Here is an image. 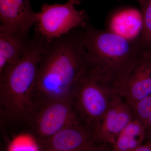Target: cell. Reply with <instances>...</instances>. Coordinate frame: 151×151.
<instances>
[{
  "instance_id": "1",
  "label": "cell",
  "mask_w": 151,
  "mask_h": 151,
  "mask_svg": "<svg viewBox=\"0 0 151 151\" xmlns=\"http://www.w3.org/2000/svg\"><path fill=\"white\" fill-rule=\"evenodd\" d=\"M91 65L83 41V28L47 42L38 67L32 101L69 96Z\"/></svg>"
},
{
  "instance_id": "2",
  "label": "cell",
  "mask_w": 151,
  "mask_h": 151,
  "mask_svg": "<svg viewBox=\"0 0 151 151\" xmlns=\"http://www.w3.org/2000/svg\"><path fill=\"white\" fill-rule=\"evenodd\" d=\"M45 46L32 39L18 62L6 65L0 73L1 118L10 125L22 124L32 102L34 85Z\"/></svg>"
},
{
  "instance_id": "3",
  "label": "cell",
  "mask_w": 151,
  "mask_h": 151,
  "mask_svg": "<svg viewBox=\"0 0 151 151\" xmlns=\"http://www.w3.org/2000/svg\"><path fill=\"white\" fill-rule=\"evenodd\" d=\"M83 38L91 68L116 85L145 50L140 42L129 40L108 29H98L89 19L83 28Z\"/></svg>"
},
{
  "instance_id": "4",
  "label": "cell",
  "mask_w": 151,
  "mask_h": 151,
  "mask_svg": "<svg viewBox=\"0 0 151 151\" xmlns=\"http://www.w3.org/2000/svg\"><path fill=\"white\" fill-rule=\"evenodd\" d=\"M118 94L116 85L90 66L74 85L70 95L80 122L93 133Z\"/></svg>"
},
{
  "instance_id": "5",
  "label": "cell",
  "mask_w": 151,
  "mask_h": 151,
  "mask_svg": "<svg viewBox=\"0 0 151 151\" xmlns=\"http://www.w3.org/2000/svg\"><path fill=\"white\" fill-rule=\"evenodd\" d=\"M80 123L69 95L32 100L22 124L36 140H38L50 137L68 126Z\"/></svg>"
},
{
  "instance_id": "6",
  "label": "cell",
  "mask_w": 151,
  "mask_h": 151,
  "mask_svg": "<svg viewBox=\"0 0 151 151\" xmlns=\"http://www.w3.org/2000/svg\"><path fill=\"white\" fill-rule=\"evenodd\" d=\"M75 6L70 0L63 4H44L37 13L35 29L49 42L75 29L84 28L89 18L84 11L76 9Z\"/></svg>"
},
{
  "instance_id": "7",
  "label": "cell",
  "mask_w": 151,
  "mask_h": 151,
  "mask_svg": "<svg viewBox=\"0 0 151 151\" xmlns=\"http://www.w3.org/2000/svg\"><path fill=\"white\" fill-rule=\"evenodd\" d=\"M117 93L133 107L151 94V50H145L129 72L116 85Z\"/></svg>"
},
{
  "instance_id": "8",
  "label": "cell",
  "mask_w": 151,
  "mask_h": 151,
  "mask_svg": "<svg viewBox=\"0 0 151 151\" xmlns=\"http://www.w3.org/2000/svg\"><path fill=\"white\" fill-rule=\"evenodd\" d=\"M38 151H92L100 144L82 123L72 124L45 139L36 140Z\"/></svg>"
},
{
  "instance_id": "9",
  "label": "cell",
  "mask_w": 151,
  "mask_h": 151,
  "mask_svg": "<svg viewBox=\"0 0 151 151\" xmlns=\"http://www.w3.org/2000/svg\"><path fill=\"white\" fill-rule=\"evenodd\" d=\"M0 30L27 40L38 14L32 9L30 0H0Z\"/></svg>"
},
{
  "instance_id": "10",
  "label": "cell",
  "mask_w": 151,
  "mask_h": 151,
  "mask_svg": "<svg viewBox=\"0 0 151 151\" xmlns=\"http://www.w3.org/2000/svg\"><path fill=\"white\" fill-rule=\"evenodd\" d=\"M134 119L132 107L118 94L92 133L93 139L98 144L113 145Z\"/></svg>"
},
{
  "instance_id": "11",
  "label": "cell",
  "mask_w": 151,
  "mask_h": 151,
  "mask_svg": "<svg viewBox=\"0 0 151 151\" xmlns=\"http://www.w3.org/2000/svg\"><path fill=\"white\" fill-rule=\"evenodd\" d=\"M108 26V30L129 40L140 42L143 28L142 13L134 8L119 11L111 17Z\"/></svg>"
},
{
  "instance_id": "12",
  "label": "cell",
  "mask_w": 151,
  "mask_h": 151,
  "mask_svg": "<svg viewBox=\"0 0 151 151\" xmlns=\"http://www.w3.org/2000/svg\"><path fill=\"white\" fill-rule=\"evenodd\" d=\"M29 39L0 30V73L7 65L18 62L25 51Z\"/></svg>"
},
{
  "instance_id": "13",
  "label": "cell",
  "mask_w": 151,
  "mask_h": 151,
  "mask_svg": "<svg viewBox=\"0 0 151 151\" xmlns=\"http://www.w3.org/2000/svg\"><path fill=\"white\" fill-rule=\"evenodd\" d=\"M142 16L143 28L140 42L143 49L151 50V0H136Z\"/></svg>"
},
{
  "instance_id": "14",
  "label": "cell",
  "mask_w": 151,
  "mask_h": 151,
  "mask_svg": "<svg viewBox=\"0 0 151 151\" xmlns=\"http://www.w3.org/2000/svg\"><path fill=\"white\" fill-rule=\"evenodd\" d=\"M146 132L145 128L143 124L139 120L134 119L121 134L126 136L137 145L140 146L145 138Z\"/></svg>"
},
{
  "instance_id": "15",
  "label": "cell",
  "mask_w": 151,
  "mask_h": 151,
  "mask_svg": "<svg viewBox=\"0 0 151 151\" xmlns=\"http://www.w3.org/2000/svg\"><path fill=\"white\" fill-rule=\"evenodd\" d=\"M132 108L134 119L140 121L145 127L151 116V94L139 101Z\"/></svg>"
},
{
  "instance_id": "16",
  "label": "cell",
  "mask_w": 151,
  "mask_h": 151,
  "mask_svg": "<svg viewBox=\"0 0 151 151\" xmlns=\"http://www.w3.org/2000/svg\"><path fill=\"white\" fill-rule=\"evenodd\" d=\"M92 151H116L113 148V146L110 144H102L98 146L97 148Z\"/></svg>"
},
{
  "instance_id": "17",
  "label": "cell",
  "mask_w": 151,
  "mask_h": 151,
  "mask_svg": "<svg viewBox=\"0 0 151 151\" xmlns=\"http://www.w3.org/2000/svg\"><path fill=\"white\" fill-rule=\"evenodd\" d=\"M131 151H151V140L144 145H141Z\"/></svg>"
},
{
  "instance_id": "18",
  "label": "cell",
  "mask_w": 151,
  "mask_h": 151,
  "mask_svg": "<svg viewBox=\"0 0 151 151\" xmlns=\"http://www.w3.org/2000/svg\"><path fill=\"white\" fill-rule=\"evenodd\" d=\"M71 2L73 3L74 5H78L81 3L82 0H70Z\"/></svg>"
},
{
  "instance_id": "19",
  "label": "cell",
  "mask_w": 151,
  "mask_h": 151,
  "mask_svg": "<svg viewBox=\"0 0 151 151\" xmlns=\"http://www.w3.org/2000/svg\"><path fill=\"white\" fill-rule=\"evenodd\" d=\"M150 135H151V134H150Z\"/></svg>"
}]
</instances>
